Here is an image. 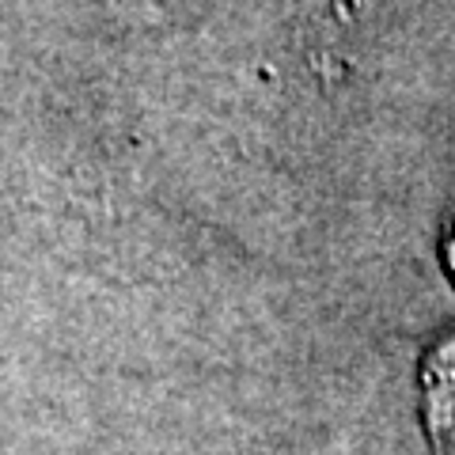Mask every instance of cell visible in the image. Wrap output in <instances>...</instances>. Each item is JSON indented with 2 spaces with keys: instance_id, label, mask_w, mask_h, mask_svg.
<instances>
[{
  "instance_id": "1",
  "label": "cell",
  "mask_w": 455,
  "mask_h": 455,
  "mask_svg": "<svg viewBox=\"0 0 455 455\" xmlns=\"http://www.w3.org/2000/svg\"><path fill=\"white\" fill-rule=\"evenodd\" d=\"M429 425L440 440L455 444V341L429 364Z\"/></svg>"
}]
</instances>
